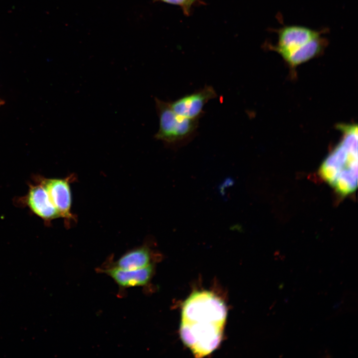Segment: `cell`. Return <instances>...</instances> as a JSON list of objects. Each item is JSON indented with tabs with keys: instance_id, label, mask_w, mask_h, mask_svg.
I'll list each match as a JSON object with an SVG mask.
<instances>
[{
	"instance_id": "cell-1",
	"label": "cell",
	"mask_w": 358,
	"mask_h": 358,
	"mask_svg": "<svg viewBox=\"0 0 358 358\" xmlns=\"http://www.w3.org/2000/svg\"><path fill=\"white\" fill-rule=\"evenodd\" d=\"M226 316L225 304L212 292H194L184 302L180 335L196 357H205L218 347Z\"/></svg>"
},
{
	"instance_id": "cell-2",
	"label": "cell",
	"mask_w": 358,
	"mask_h": 358,
	"mask_svg": "<svg viewBox=\"0 0 358 358\" xmlns=\"http://www.w3.org/2000/svg\"><path fill=\"white\" fill-rule=\"evenodd\" d=\"M339 127L343 133L342 140L323 161L319 174L339 193L348 195L357 187L358 127Z\"/></svg>"
},
{
	"instance_id": "cell-3",
	"label": "cell",
	"mask_w": 358,
	"mask_h": 358,
	"mask_svg": "<svg viewBox=\"0 0 358 358\" xmlns=\"http://www.w3.org/2000/svg\"><path fill=\"white\" fill-rule=\"evenodd\" d=\"M159 120V129L154 137L171 148H178L191 141L197 132L199 119L185 118L177 114L169 102L155 98Z\"/></svg>"
},
{
	"instance_id": "cell-4",
	"label": "cell",
	"mask_w": 358,
	"mask_h": 358,
	"mask_svg": "<svg viewBox=\"0 0 358 358\" xmlns=\"http://www.w3.org/2000/svg\"><path fill=\"white\" fill-rule=\"evenodd\" d=\"M277 35V42L265 43V48L277 52L282 59L301 46L318 38L325 33L326 29L314 30L301 25H284L275 29Z\"/></svg>"
},
{
	"instance_id": "cell-5",
	"label": "cell",
	"mask_w": 358,
	"mask_h": 358,
	"mask_svg": "<svg viewBox=\"0 0 358 358\" xmlns=\"http://www.w3.org/2000/svg\"><path fill=\"white\" fill-rule=\"evenodd\" d=\"M217 97V94L214 89L211 86L206 85L191 93L169 102L177 114L189 119H199L203 114L205 105L210 100Z\"/></svg>"
},
{
	"instance_id": "cell-6",
	"label": "cell",
	"mask_w": 358,
	"mask_h": 358,
	"mask_svg": "<svg viewBox=\"0 0 358 358\" xmlns=\"http://www.w3.org/2000/svg\"><path fill=\"white\" fill-rule=\"evenodd\" d=\"M17 200V203L28 207L34 214L47 224L53 220L60 217L47 191L37 182L34 181L33 184H29L27 193Z\"/></svg>"
},
{
	"instance_id": "cell-7",
	"label": "cell",
	"mask_w": 358,
	"mask_h": 358,
	"mask_svg": "<svg viewBox=\"0 0 358 358\" xmlns=\"http://www.w3.org/2000/svg\"><path fill=\"white\" fill-rule=\"evenodd\" d=\"M46 178L35 176L34 181L40 183L46 190L50 198L59 212L60 217L69 221L73 219L71 212L72 197L69 179Z\"/></svg>"
},
{
	"instance_id": "cell-8",
	"label": "cell",
	"mask_w": 358,
	"mask_h": 358,
	"mask_svg": "<svg viewBox=\"0 0 358 358\" xmlns=\"http://www.w3.org/2000/svg\"><path fill=\"white\" fill-rule=\"evenodd\" d=\"M110 277L121 288L143 286L151 280L154 272V265L135 269H123L114 267L101 269Z\"/></svg>"
},
{
	"instance_id": "cell-9",
	"label": "cell",
	"mask_w": 358,
	"mask_h": 358,
	"mask_svg": "<svg viewBox=\"0 0 358 358\" xmlns=\"http://www.w3.org/2000/svg\"><path fill=\"white\" fill-rule=\"evenodd\" d=\"M329 44L322 36L311 40L291 53L283 60L292 69L322 54Z\"/></svg>"
},
{
	"instance_id": "cell-10",
	"label": "cell",
	"mask_w": 358,
	"mask_h": 358,
	"mask_svg": "<svg viewBox=\"0 0 358 358\" xmlns=\"http://www.w3.org/2000/svg\"><path fill=\"white\" fill-rule=\"evenodd\" d=\"M153 254L150 248L144 245L127 252L111 267L123 269H135L145 268L153 264Z\"/></svg>"
},
{
	"instance_id": "cell-11",
	"label": "cell",
	"mask_w": 358,
	"mask_h": 358,
	"mask_svg": "<svg viewBox=\"0 0 358 358\" xmlns=\"http://www.w3.org/2000/svg\"><path fill=\"white\" fill-rule=\"evenodd\" d=\"M198 0H153L154 2L160 1L179 6L183 13L189 15L191 12L192 6Z\"/></svg>"
}]
</instances>
